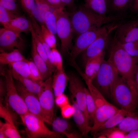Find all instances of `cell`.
<instances>
[{
	"label": "cell",
	"mask_w": 138,
	"mask_h": 138,
	"mask_svg": "<svg viewBox=\"0 0 138 138\" xmlns=\"http://www.w3.org/2000/svg\"><path fill=\"white\" fill-rule=\"evenodd\" d=\"M125 138H138V130L127 133Z\"/></svg>",
	"instance_id": "49"
},
{
	"label": "cell",
	"mask_w": 138,
	"mask_h": 138,
	"mask_svg": "<svg viewBox=\"0 0 138 138\" xmlns=\"http://www.w3.org/2000/svg\"><path fill=\"white\" fill-rule=\"evenodd\" d=\"M33 27L36 34L42 44L45 50L49 60L51 64L54 66L53 55L52 49L45 42L42 37L41 26L32 16L30 17Z\"/></svg>",
	"instance_id": "28"
},
{
	"label": "cell",
	"mask_w": 138,
	"mask_h": 138,
	"mask_svg": "<svg viewBox=\"0 0 138 138\" xmlns=\"http://www.w3.org/2000/svg\"><path fill=\"white\" fill-rule=\"evenodd\" d=\"M35 1L32 10V16L41 25H45V16L50 10L51 6L47 0H35Z\"/></svg>",
	"instance_id": "22"
},
{
	"label": "cell",
	"mask_w": 138,
	"mask_h": 138,
	"mask_svg": "<svg viewBox=\"0 0 138 138\" xmlns=\"http://www.w3.org/2000/svg\"><path fill=\"white\" fill-rule=\"evenodd\" d=\"M13 78L19 81L29 91L37 96L41 92L43 87V81L37 82L22 77L11 69Z\"/></svg>",
	"instance_id": "20"
},
{
	"label": "cell",
	"mask_w": 138,
	"mask_h": 138,
	"mask_svg": "<svg viewBox=\"0 0 138 138\" xmlns=\"http://www.w3.org/2000/svg\"><path fill=\"white\" fill-rule=\"evenodd\" d=\"M72 105L75 109L73 117L77 127L83 136H87L90 131L91 127L83 112L80 109L75 99L70 97Z\"/></svg>",
	"instance_id": "16"
},
{
	"label": "cell",
	"mask_w": 138,
	"mask_h": 138,
	"mask_svg": "<svg viewBox=\"0 0 138 138\" xmlns=\"http://www.w3.org/2000/svg\"><path fill=\"white\" fill-rule=\"evenodd\" d=\"M14 83L18 93L24 101L29 112L44 121L38 97L27 90L19 81L16 80Z\"/></svg>",
	"instance_id": "12"
},
{
	"label": "cell",
	"mask_w": 138,
	"mask_h": 138,
	"mask_svg": "<svg viewBox=\"0 0 138 138\" xmlns=\"http://www.w3.org/2000/svg\"><path fill=\"white\" fill-rule=\"evenodd\" d=\"M1 124L0 131L3 132L7 138L21 137L14 124L7 122H6L5 124Z\"/></svg>",
	"instance_id": "35"
},
{
	"label": "cell",
	"mask_w": 138,
	"mask_h": 138,
	"mask_svg": "<svg viewBox=\"0 0 138 138\" xmlns=\"http://www.w3.org/2000/svg\"><path fill=\"white\" fill-rule=\"evenodd\" d=\"M69 78L64 70L56 69L53 78L52 86L55 98L63 94L68 82Z\"/></svg>",
	"instance_id": "17"
},
{
	"label": "cell",
	"mask_w": 138,
	"mask_h": 138,
	"mask_svg": "<svg viewBox=\"0 0 138 138\" xmlns=\"http://www.w3.org/2000/svg\"><path fill=\"white\" fill-rule=\"evenodd\" d=\"M117 129L126 133L138 130V114L132 112L127 116L116 126Z\"/></svg>",
	"instance_id": "24"
},
{
	"label": "cell",
	"mask_w": 138,
	"mask_h": 138,
	"mask_svg": "<svg viewBox=\"0 0 138 138\" xmlns=\"http://www.w3.org/2000/svg\"><path fill=\"white\" fill-rule=\"evenodd\" d=\"M84 5L96 13L103 17H106L108 14V0L86 1Z\"/></svg>",
	"instance_id": "26"
},
{
	"label": "cell",
	"mask_w": 138,
	"mask_h": 138,
	"mask_svg": "<svg viewBox=\"0 0 138 138\" xmlns=\"http://www.w3.org/2000/svg\"><path fill=\"white\" fill-rule=\"evenodd\" d=\"M18 16L13 11L7 10L0 6V22L3 25Z\"/></svg>",
	"instance_id": "37"
},
{
	"label": "cell",
	"mask_w": 138,
	"mask_h": 138,
	"mask_svg": "<svg viewBox=\"0 0 138 138\" xmlns=\"http://www.w3.org/2000/svg\"><path fill=\"white\" fill-rule=\"evenodd\" d=\"M107 30L103 25L97 29L87 31L78 35L69 54L71 61L75 60L80 53Z\"/></svg>",
	"instance_id": "9"
},
{
	"label": "cell",
	"mask_w": 138,
	"mask_h": 138,
	"mask_svg": "<svg viewBox=\"0 0 138 138\" xmlns=\"http://www.w3.org/2000/svg\"><path fill=\"white\" fill-rule=\"evenodd\" d=\"M55 103L60 108L69 103L68 97L63 93L55 97Z\"/></svg>",
	"instance_id": "43"
},
{
	"label": "cell",
	"mask_w": 138,
	"mask_h": 138,
	"mask_svg": "<svg viewBox=\"0 0 138 138\" xmlns=\"http://www.w3.org/2000/svg\"><path fill=\"white\" fill-rule=\"evenodd\" d=\"M21 4L25 10L29 15L32 16L31 12L34 5L35 0H21Z\"/></svg>",
	"instance_id": "44"
},
{
	"label": "cell",
	"mask_w": 138,
	"mask_h": 138,
	"mask_svg": "<svg viewBox=\"0 0 138 138\" xmlns=\"http://www.w3.org/2000/svg\"><path fill=\"white\" fill-rule=\"evenodd\" d=\"M0 138H7V136L4 134V133L2 132H0Z\"/></svg>",
	"instance_id": "51"
},
{
	"label": "cell",
	"mask_w": 138,
	"mask_h": 138,
	"mask_svg": "<svg viewBox=\"0 0 138 138\" xmlns=\"http://www.w3.org/2000/svg\"><path fill=\"white\" fill-rule=\"evenodd\" d=\"M28 60L17 49L9 52H1L0 54L1 64L5 65L17 62Z\"/></svg>",
	"instance_id": "27"
},
{
	"label": "cell",
	"mask_w": 138,
	"mask_h": 138,
	"mask_svg": "<svg viewBox=\"0 0 138 138\" xmlns=\"http://www.w3.org/2000/svg\"><path fill=\"white\" fill-rule=\"evenodd\" d=\"M52 7L64 10L66 6L61 0H47Z\"/></svg>",
	"instance_id": "45"
},
{
	"label": "cell",
	"mask_w": 138,
	"mask_h": 138,
	"mask_svg": "<svg viewBox=\"0 0 138 138\" xmlns=\"http://www.w3.org/2000/svg\"><path fill=\"white\" fill-rule=\"evenodd\" d=\"M24 46V40L20 34L4 28L0 29L1 52H9L15 49L21 51Z\"/></svg>",
	"instance_id": "11"
},
{
	"label": "cell",
	"mask_w": 138,
	"mask_h": 138,
	"mask_svg": "<svg viewBox=\"0 0 138 138\" xmlns=\"http://www.w3.org/2000/svg\"><path fill=\"white\" fill-rule=\"evenodd\" d=\"M108 102L96 108L93 125L90 132L94 135L100 126L120 110Z\"/></svg>",
	"instance_id": "14"
},
{
	"label": "cell",
	"mask_w": 138,
	"mask_h": 138,
	"mask_svg": "<svg viewBox=\"0 0 138 138\" xmlns=\"http://www.w3.org/2000/svg\"><path fill=\"white\" fill-rule=\"evenodd\" d=\"M66 119L63 117H54L51 124L52 131L63 135L65 133L70 132L71 125Z\"/></svg>",
	"instance_id": "30"
},
{
	"label": "cell",
	"mask_w": 138,
	"mask_h": 138,
	"mask_svg": "<svg viewBox=\"0 0 138 138\" xmlns=\"http://www.w3.org/2000/svg\"><path fill=\"white\" fill-rule=\"evenodd\" d=\"M64 135L68 138H81L83 136L80 132L73 131L65 133Z\"/></svg>",
	"instance_id": "46"
},
{
	"label": "cell",
	"mask_w": 138,
	"mask_h": 138,
	"mask_svg": "<svg viewBox=\"0 0 138 138\" xmlns=\"http://www.w3.org/2000/svg\"><path fill=\"white\" fill-rule=\"evenodd\" d=\"M119 75L111 63L108 60H104L91 82L105 97L110 98L113 85Z\"/></svg>",
	"instance_id": "4"
},
{
	"label": "cell",
	"mask_w": 138,
	"mask_h": 138,
	"mask_svg": "<svg viewBox=\"0 0 138 138\" xmlns=\"http://www.w3.org/2000/svg\"><path fill=\"white\" fill-rule=\"evenodd\" d=\"M107 48L110 51L108 60L118 74L126 81L133 90L137 94L135 85L134 74L138 63V57L130 55L114 37L111 39L110 35Z\"/></svg>",
	"instance_id": "1"
},
{
	"label": "cell",
	"mask_w": 138,
	"mask_h": 138,
	"mask_svg": "<svg viewBox=\"0 0 138 138\" xmlns=\"http://www.w3.org/2000/svg\"><path fill=\"white\" fill-rule=\"evenodd\" d=\"M131 0H108V12L107 16L120 15L131 11Z\"/></svg>",
	"instance_id": "23"
},
{
	"label": "cell",
	"mask_w": 138,
	"mask_h": 138,
	"mask_svg": "<svg viewBox=\"0 0 138 138\" xmlns=\"http://www.w3.org/2000/svg\"><path fill=\"white\" fill-rule=\"evenodd\" d=\"M4 28L20 34L22 32H26L32 27L31 21L24 16H18L3 25Z\"/></svg>",
	"instance_id": "19"
},
{
	"label": "cell",
	"mask_w": 138,
	"mask_h": 138,
	"mask_svg": "<svg viewBox=\"0 0 138 138\" xmlns=\"http://www.w3.org/2000/svg\"><path fill=\"white\" fill-rule=\"evenodd\" d=\"M132 113L120 109L117 113L108 119L100 126L97 133L116 126L125 117Z\"/></svg>",
	"instance_id": "25"
},
{
	"label": "cell",
	"mask_w": 138,
	"mask_h": 138,
	"mask_svg": "<svg viewBox=\"0 0 138 138\" xmlns=\"http://www.w3.org/2000/svg\"><path fill=\"white\" fill-rule=\"evenodd\" d=\"M4 76L5 79L6 100L7 105L20 116L29 112L16 88L11 70L6 68Z\"/></svg>",
	"instance_id": "7"
},
{
	"label": "cell",
	"mask_w": 138,
	"mask_h": 138,
	"mask_svg": "<svg viewBox=\"0 0 138 138\" xmlns=\"http://www.w3.org/2000/svg\"><path fill=\"white\" fill-rule=\"evenodd\" d=\"M31 55L32 59L40 72L43 80H45L51 76L50 72L45 62L38 52L35 43L32 38Z\"/></svg>",
	"instance_id": "21"
},
{
	"label": "cell",
	"mask_w": 138,
	"mask_h": 138,
	"mask_svg": "<svg viewBox=\"0 0 138 138\" xmlns=\"http://www.w3.org/2000/svg\"><path fill=\"white\" fill-rule=\"evenodd\" d=\"M66 6L71 7L73 6L75 0H61Z\"/></svg>",
	"instance_id": "50"
},
{
	"label": "cell",
	"mask_w": 138,
	"mask_h": 138,
	"mask_svg": "<svg viewBox=\"0 0 138 138\" xmlns=\"http://www.w3.org/2000/svg\"><path fill=\"white\" fill-rule=\"evenodd\" d=\"M86 1H90V0H85Z\"/></svg>",
	"instance_id": "52"
},
{
	"label": "cell",
	"mask_w": 138,
	"mask_h": 138,
	"mask_svg": "<svg viewBox=\"0 0 138 138\" xmlns=\"http://www.w3.org/2000/svg\"><path fill=\"white\" fill-rule=\"evenodd\" d=\"M68 75L70 97L74 98L75 100L90 124L89 118L87 109L85 87L84 86L81 79L74 74L70 73Z\"/></svg>",
	"instance_id": "10"
},
{
	"label": "cell",
	"mask_w": 138,
	"mask_h": 138,
	"mask_svg": "<svg viewBox=\"0 0 138 138\" xmlns=\"http://www.w3.org/2000/svg\"><path fill=\"white\" fill-rule=\"evenodd\" d=\"M30 31L31 33L32 38L33 39L34 41L38 52L46 63L50 72L52 73L55 71V67L50 62L44 48L42 44L36 35L33 26Z\"/></svg>",
	"instance_id": "29"
},
{
	"label": "cell",
	"mask_w": 138,
	"mask_h": 138,
	"mask_svg": "<svg viewBox=\"0 0 138 138\" xmlns=\"http://www.w3.org/2000/svg\"><path fill=\"white\" fill-rule=\"evenodd\" d=\"M114 37L121 44L138 40V18L117 28Z\"/></svg>",
	"instance_id": "13"
},
{
	"label": "cell",
	"mask_w": 138,
	"mask_h": 138,
	"mask_svg": "<svg viewBox=\"0 0 138 138\" xmlns=\"http://www.w3.org/2000/svg\"><path fill=\"white\" fill-rule=\"evenodd\" d=\"M40 26L44 40L51 49L56 48V40L55 35L47 28L45 25Z\"/></svg>",
	"instance_id": "36"
},
{
	"label": "cell",
	"mask_w": 138,
	"mask_h": 138,
	"mask_svg": "<svg viewBox=\"0 0 138 138\" xmlns=\"http://www.w3.org/2000/svg\"><path fill=\"white\" fill-rule=\"evenodd\" d=\"M134 81L135 89L138 95V63L136 65L135 72Z\"/></svg>",
	"instance_id": "48"
},
{
	"label": "cell",
	"mask_w": 138,
	"mask_h": 138,
	"mask_svg": "<svg viewBox=\"0 0 138 138\" xmlns=\"http://www.w3.org/2000/svg\"><path fill=\"white\" fill-rule=\"evenodd\" d=\"M126 134L115 126L98 132L97 136L98 138H125Z\"/></svg>",
	"instance_id": "32"
},
{
	"label": "cell",
	"mask_w": 138,
	"mask_h": 138,
	"mask_svg": "<svg viewBox=\"0 0 138 138\" xmlns=\"http://www.w3.org/2000/svg\"><path fill=\"white\" fill-rule=\"evenodd\" d=\"M60 108L62 116L65 119H68L72 117L74 112V107L69 103Z\"/></svg>",
	"instance_id": "41"
},
{
	"label": "cell",
	"mask_w": 138,
	"mask_h": 138,
	"mask_svg": "<svg viewBox=\"0 0 138 138\" xmlns=\"http://www.w3.org/2000/svg\"><path fill=\"white\" fill-rule=\"evenodd\" d=\"M110 98L121 109L135 112L138 107V95L119 75L113 85Z\"/></svg>",
	"instance_id": "3"
},
{
	"label": "cell",
	"mask_w": 138,
	"mask_h": 138,
	"mask_svg": "<svg viewBox=\"0 0 138 138\" xmlns=\"http://www.w3.org/2000/svg\"><path fill=\"white\" fill-rule=\"evenodd\" d=\"M121 44L123 49L130 55L138 57V40Z\"/></svg>",
	"instance_id": "39"
},
{
	"label": "cell",
	"mask_w": 138,
	"mask_h": 138,
	"mask_svg": "<svg viewBox=\"0 0 138 138\" xmlns=\"http://www.w3.org/2000/svg\"><path fill=\"white\" fill-rule=\"evenodd\" d=\"M27 62L30 68L31 79L37 82L43 81L40 71L32 59L28 60Z\"/></svg>",
	"instance_id": "38"
},
{
	"label": "cell",
	"mask_w": 138,
	"mask_h": 138,
	"mask_svg": "<svg viewBox=\"0 0 138 138\" xmlns=\"http://www.w3.org/2000/svg\"><path fill=\"white\" fill-rule=\"evenodd\" d=\"M56 17L57 34L61 42L60 51L65 55L69 54L73 47V31L69 15L63 10H54Z\"/></svg>",
	"instance_id": "5"
},
{
	"label": "cell",
	"mask_w": 138,
	"mask_h": 138,
	"mask_svg": "<svg viewBox=\"0 0 138 138\" xmlns=\"http://www.w3.org/2000/svg\"><path fill=\"white\" fill-rule=\"evenodd\" d=\"M85 90L86 97L87 109L89 118L90 123H91L93 125L96 106L94 100L88 89L85 88Z\"/></svg>",
	"instance_id": "34"
},
{
	"label": "cell",
	"mask_w": 138,
	"mask_h": 138,
	"mask_svg": "<svg viewBox=\"0 0 138 138\" xmlns=\"http://www.w3.org/2000/svg\"><path fill=\"white\" fill-rule=\"evenodd\" d=\"M20 117L28 138H62L64 136L50 130L43 120L29 112Z\"/></svg>",
	"instance_id": "6"
},
{
	"label": "cell",
	"mask_w": 138,
	"mask_h": 138,
	"mask_svg": "<svg viewBox=\"0 0 138 138\" xmlns=\"http://www.w3.org/2000/svg\"><path fill=\"white\" fill-rule=\"evenodd\" d=\"M52 84V78L51 76L44 81L43 89L38 96L44 121L50 125L54 117L55 103Z\"/></svg>",
	"instance_id": "8"
},
{
	"label": "cell",
	"mask_w": 138,
	"mask_h": 138,
	"mask_svg": "<svg viewBox=\"0 0 138 138\" xmlns=\"http://www.w3.org/2000/svg\"><path fill=\"white\" fill-rule=\"evenodd\" d=\"M110 34L107 30L82 52V59L85 65L89 60L107 49Z\"/></svg>",
	"instance_id": "15"
},
{
	"label": "cell",
	"mask_w": 138,
	"mask_h": 138,
	"mask_svg": "<svg viewBox=\"0 0 138 138\" xmlns=\"http://www.w3.org/2000/svg\"><path fill=\"white\" fill-rule=\"evenodd\" d=\"M105 50L89 60L85 65V74L92 81L98 73L101 64L104 60Z\"/></svg>",
	"instance_id": "18"
},
{
	"label": "cell",
	"mask_w": 138,
	"mask_h": 138,
	"mask_svg": "<svg viewBox=\"0 0 138 138\" xmlns=\"http://www.w3.org/2000/svg\"><path fill=\"white\" fill-rule=\"evenodd\" d=\"M69 16L73 32L77 35L101 27L105 24L106 17L98 14L85 5L71 13Z\"/></svg>",
	"instance_id": "2"
},
{
	"label": "cell",
	"mask_w": 138,
	"mask_h": 138,
	"mask_svg": "<svg viewBox=\"0 0 138 138\" xmlns=\"http://www.w3.org/2000/svg\"><path fill=\"white\" fill-rule=\"evenodd\" d=\"M0 6L7 10L13 12L17 7V4L14 0H0Z\"/></svg>",
	"instance_id": "42"
},
{
	"label": "cell",
	"mask_w": 138,
	"mask_h": 138,
	"mask_svg": "<svg viewBox=\"0 0 138 138\" xmlns=\"http://www.w3.org/2000/svg\"><path fill=\"white\" fill-rule=\"evenodd\" d=\"M27 61H20L10 63L9 65L12 70L20 76L31 79L29 67Z\"/></svg>",
	"instance_id": "31"
},
{
	"label": "cell",
	"mask_w": 138,
	"mask_h": 138,
	"mask_svg": "<svg viewBox=\"0 0 138 138\" xmlns=\"http://www.w3.org/2000/svg\"><path fill=\"white\" fill-rule=\"evenodd\" d=\"M44 24L53 34L54 35L57 34L56 17L53 10H51L46 13L44 19Z\"/></svg>",
	"instance_id": "33"
},
{
	"label": "cell",
	"mask_w": 138,
	"mask_h": 138,
	"mask_svg": "<svg viewBox=\"0 0 138 138\" xmlns=\"http://www.w3.org/2000/svg\"><path fill=\"white\" fill-rule=\"evenodd\" d=\"M130 9L133 13L138 14V0H131Z\"/></svg>",
	"instance_id": "47"
},
{
	"label": "cell",
	"mask_w": 138,
	"mask_h": 138,
	"mask_svg": "<svg viewBox=\"0 0 138 138\" xmlns=\"http://www.w3.org/2000/svg\"><path fill=\"white\" fill-rule=\"evenodd\" d=\"M52 50L54 57V66L56 69L58 70H64L63 60L61 53L56 48L52 49Z\"/></svg>",
	"instance_id": "40"
}]
</instances>
